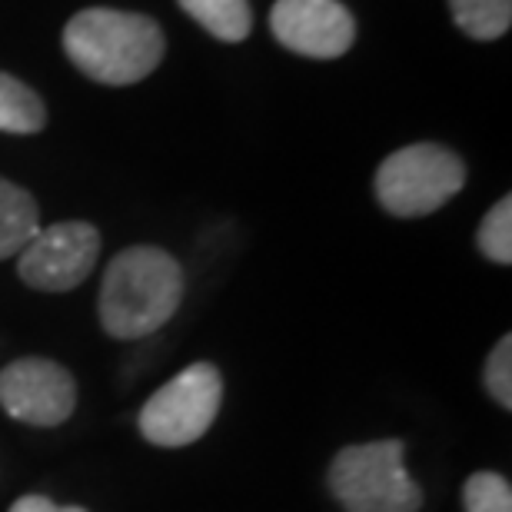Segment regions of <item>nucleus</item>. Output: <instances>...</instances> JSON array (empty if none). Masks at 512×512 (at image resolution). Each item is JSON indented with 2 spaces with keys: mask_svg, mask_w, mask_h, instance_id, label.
<instances>
[{
  "mask_svg": "<svg viewBox=\"0 0 512 512\" xmlns=\"http://www.w3.org/2000/svg\"><path fill=\"white\" fill-rule=\"evenodd\" d=\"M183 300V270L167 250L130 247L110 260L100 286V326L117 340L160 330Z\"/></svg>",
  "mask_w": 512,
  "mask_h": 512,
  "instance_id": "1",
  "label": "nucleus"
},
{
  "mask_svg": "<svg viewBox=\"0 0 512 512\" xmlns=\"http://www.w3.org/2000/svg\"><path fill=\"white\" fill-rule=\"evenodd\" d=\"M64 50L70 64L90 80L127 87L157 70L163 60V34L143 14L90 7L70 17L64 30Z\"/></svg>",
  "mask_w": 512,
  "mask_h": 512,
  "instance_id": "2",
  "label": "nucleus"
},
{
  "mask_svg": "<svg viewBox=\"0 0 512 512\" xmlns=\"http://www.w3.org/2000/svg\"><path fill=\"white\" fill-rule=\"evenodd\" d=\"M330 489L346 512H419L423 493L406 473L403 443L380 439L336 453Z\"/></svg>",
  "mask_w": 512,
  "mask_h": 512,
  "instance_id": "3",
  "label": "nucleus"
},
{
  "mask_svg": "<svg viewBox=\"0 0 512 512\" xmlns=\"http://www.w3.org/2000/svg\"><path fill=\"white\" fill-rule=\"evenodd\" d=\"M466 167L439 143H413L380 163L376 197L393 217H426L463 190Z\"/></svg>",
  "mask_w": 512,
  "mask_h": 512,
  "instance_id": "4",
  "label": "nucleus"
},
{
  "mask_svg": "<svg viewBox=\"0 0 512 512\" xmlns=\"http://www.w3.org/2000/svg\"><path fill=\"white\" fill-rule=\"evenodd\" d=\"M223 403V376L213 363H193L163 383L140 409V433L153 446H190L213 426Z\"/></svg>",
  "mask_w": 512,
  "mask_h": 512,
  "instance_id": "5",
  "label": "nucleus"
},
{
  "mask_svg": "<svg viewBox=\"0 0 512 512\" xmlns=\"http://www.w3.org/2000/svg\"><path fill=\"white\" fill-rule=\"evenodd\" d=\"M100 256V233L84 220L54 223L20 250L17 273L34 290L64 293L94 273Z\"/></svg>",
  "mask_w": 512,
  "mask_h": 512,
  "instance_id": "6",
  "label": "nucleus"
},
{
  "mask_svg": "<svg viewBox=\"0 0 512 512\" xmlns=\"http://www.w3.org/2000/svg\"><path fill=\"white\" fill-rule=\"evenodd\" d=\"M0 406L27 426H60L77 406V383L60 363L24 356L0 370Z\"/></svg>",
  "mask_w": 512,
  "mask_h": 512,
  "instance_id": "7",
  "label": "nucleus"
},
{
  "mask_svg": "<svg viewBox=\"0 0 512 512\" xmlns=\"http://www.w3.org/2000/svg\"><path fill=\"white\" fill-rule=\"evenodd\" d=\"M270 27L283 47L316 60L343 57L356 40L353 14L340 0H276Z\"/></svg>",
  "mask_w": 512,
  "mask_h": 512,
  "instance_id": "8",
  "label": "nucleus"
},
{
  "mask_svg": "<svg viewBox=\"0 0 512 512\" xmlns=\"http://www.w3.org/2000/svg\"><path fill=\"white\" fill-rule=\"evenodd\" d=\"M37 230H40V210L34 197L24 187L0 177V260L17 256L37 237Z\"/></svg>",
  "mask_w": 512,
  "mask_h": 512,
  "instance_id": "9",
  "label": "nucleus"
},
{
  "mask_svg": "<svg viewBox=\"0 0 512 512\" xmlns=\"http://www.w3.org/2000/svg\"><path fill=\"white\" fill-rule=\"evenodd\" d=\"M180 7L187 10L203 30H210V34L220 40H230V44L243 40L253 27L250 0H180Z\"/></svg>",
  "mask_w": 512,
  "mask_h": 512,
  "instance_id": "10",
  "label": "nucleus"
},
{
  "mask_svg": "<svg viewBox=\"0 0 512 512\" xmlns=\"http://www.w3.org/2000/svg\"><path fill=\"white\" fill-rule=\"evenodd\" d=\"M47 124V110L27 84L0 74V130L4 133H37Z\"/></svg>",
  "mask_w": 512,
  "mask_h": 512,
  "instance_id": "11",
  "label": "nucleus"
},
{
  "mask_svg": "<svg viewBox=\"0 0 512 512\" xmlns=\"http://www.w3.org/2000/svg\"><path fill=\"white\" fill-rule=\"evenodd\" d=\"M449 10L473 40H496L512 24V0H449Z\"/></svg>",
  "mask_w": 512,
  "mask_h": 512,
  "instance_id": "12",
  "label": "nucleus"
},
{
  "mask_svg": "<svg viewBox=\"0 0 512 512\" xmlns=\"http://www.w3.org/2000/svg\"><path fill=\"white\" fill-rule=\"evenodd\" d=\"M476 243L486 260L503 263V266L512 263V200L509 197H503L486 213V220L479 223Z\"/></svg>",
  "mask_w": 512,
  "mask_h": 512,
  "instance_id": "13",
  "label": "nucleus"
},
{
  "mask_svg": "<svg viewBox=\"0 0 512 512\" xmlns=\"http://www.w3.org/2000/svg\"><path fill=\"white\" fill-rule=\"evenodd\" d=\"M466 512H512V489L503 476L476 473L463 486Z\"/></svg>",
  "mask_w": 512,
  "mask_h": 512,
  "instance_id": "14",
  "label": "nucleus"
},
{
  "mask_svg": "<svg viewBox=\"0 0 512 512\" xmlns=\"http://www.w3.org/2000/svg\"><path fill=\"white\" fill-rule=\"evenodd\" d=\"M486 389L503 409H512V336H503L486 363Z\"/></svg>",
  "mask_w": 512,
  "mask_h": 512,
  "instance_id": "15",
  "label": "nucleus"
},
{
  "mask_svg": "<svg viewBox=\"0 0 512 512\" xmlns=\"http://www.w3.org/2000/svg\"><path fill=\"white\" fill-rule=\"evenodd\" d=\"M10 512H87L80 506H57L54 499L47 496H20L14 506H10Z\"/></svg>",
  "mask_w": 512,
  "mask_h": 512,
  "instance_id": "16",
  "label": "nucleus"
}]
</instances>
